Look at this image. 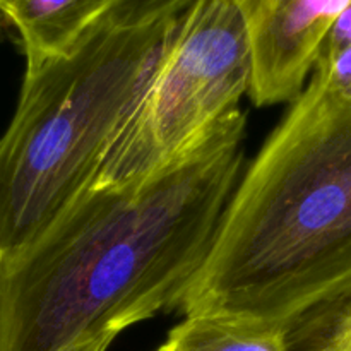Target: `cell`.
Instances as JSON below:
<instances>
[{
    "label": "cell",
    "mask_w": 351,
    "mask_h": 351,
    "mask_svg": "<svg viewBox=\"0 0 351 351\" xmlns=\"http://www.w3.org/2000/svg\"><path fill=\"white\" fill-rule=\"evenodd\" d=\"M245 130L233 110L170 165L89 187L0 257V351H67L180 307L242 178Z\"/></svg>",
    "instance_id": "6da1fadb"
},
{
    "label": "cell",
    "mask_w": 351,
    "mask_h": 351,
    "mask_svg": "<svg viewBox=\"0 0 351 351\" xmlns=\"http://www.w3.org/2000/svg\"><path fill=\"white\" fill-rule=\"evenodd\" d=\"M348 288L351 101L312 74L242 173L178 308L285 326Z\"/></svg>",
    "instance_id": "7a4b0ae2"
},
{
    "label": "cell",
    "mask_w": 351,
    "mask_h": 351,
    "mask_svg": "<svg viewBox=\"0 0 351 351\" xmlns=\"http://www.w3.org/2000/svg\"><path fill=\"white\" fill-rule=\"evenodd\" d=\"M180 16L122 24L103 12L65 53L26 65L0 137V257L91 187Z\"/></svg>",
    "instance_id": "3957f363"
},
{
    "label": "cell",
    "mask_w": 351,
    "mask_h": 351,
    "mask_svg": "<svg viewBox=\"0 0 351 351\" xmlns=\"http://www.w3.org/2000/svg\"><path fill=\"white\" fill-rule=\"evenodd\" d=\"M252 77L242 9L235 0H194L91 187L143 178L180 158L237 110Z\"/></svg>",
    "instance_id": "277c9868"
},
{
    "label": "cell",
    "mask_w": 351,
    "mask_h": 351,
    "mask_svg": "<svg viewBox=\"0 0 351 351\" xmlns=\"http://www.w3.org/2000/svg\"><path fill=\"white\" fill-rule=\"evenodd\" d=\"M245 16L254 55L256 105L297 99L314 72L322 43L351 0H235Z\"/></svg>",
    "instance_id": "5b68a950"
},
{
    "label": "cell",
    "mask_w": 351,
    "mask_h": 351,
    "mask_svg": "<svg viewBox=\"0 0 351 351\" xmlns=\"http://www.w3.org/2000/svg\"><path fill=\"white\" fill-rule=\"evenodd\" d=\"M115 0H7L0 33L17 34L26 65L65 53Z\"/></svg>",
    "instance_id": "8992f818"
},
{
    "label": "cell",
    "mask_w": 351,
    "mask_h": 351,
    "mask_svg": "<svg viewBox=\"0 0 351 351\" xmlns=\"http://www.w3.org/2000/svg\"><path fill=\"white\" fill-rule=\"evenodd\" d=\"M165 345L170 351H288L283 324L223 314L185 315Z\"/></svg>",
    "instance_id": "52a82bcc"
},
{
    "label": "cell",
    "mask_w": 351,
    "mask_h": 351,
    "mask_svg": "<svg viewBox=\"0 0 351 351\" xmlns=\"http://www.w3.org/2000/svg\"><path fill=\"white\" fill-rule=\"evenodd\" d=\"M288 351H351V288L285 324Z\"/></svg>",
    "instance_id": "ba28073f"
},
{
    "label": "cell",
    "mask_w": 351,
    "mask_h": 351,
    "mask_svg": "<svg viewBox=\"0 0 351 351\" xmlns=\"http://www.w3.org/2000/svg\"><path fill=\"white\" fill-rule=\"evenodd\" d=\"M194 0H115L105 14L122 24H139L168 16H180Z\"/></svg>",
    "instance_id": "9c48e42d"
},
{
    "label": "cell",
    "mask_w": 351,
    "mask_h": 351,
    "mask_svg": "<svg viewBox=\"0 0 351 351\" xmlns=\"http://www.w3.org/2000/svg\"><path fill=\"white\" fill-rule=\"evenodd\" d=\"M332 93L351 101V47L329 60L317 62L314 72Z\"/></svg>",
    "instance_id": "30bf717a"
},
{
    "label": "cell",
    "mask_w": 351,
    "mask_h": 351,
    "mask_svg": "<svg viewBox=\"0 0 351 351\" xmlns=\"http://www.w3.org/2000/svg\"><path fill=\"white\" fill-rule=\"evenodd\" d=\"M348 47H351V5L346 7L339 14L338 19L332 23L331 29L328 31V34L324 38V43H322L317 62L329 60V58L336 57V55L341 53Z\"/></svg>",
    "instance_id": "8fae6325"
},
{
    "label": "cell",
    "mask_w": 351,
    "mask_h": 351,
    "mask_svg": "<svg viewBox=\"0 0 351 351\" xmlns=\"http://www.w3.org/2000/svg\"><path fill=\"white\" fill-rule=\"evenodd\" d=\"M119 335H113V332H108V335L98 336V338L88 339L84 343H79V345L72 346L71 350L67 351H108L110 346H112L113 339Z\"/></svg>",
    "instance_id": "7c38bea8"
},
{
    "label": "cell",
    "mask_w": 351,
    "mask_h": 351,
    "mask_svg": "<svg viewBox=\"0 0 351 351\" xmlns=\"http://www.w3.org/2000/svg\"><path fill=\"white\" fill-rule=\"evenodd\" d=\"M156 351H170V350H168V346H167V345H161L160 348H158Z\"/></svg>",
    "instance_id": "4fadbf2b"
},
{
    "label": "cell",
    "mask_w": 351,
    "mask_h": 351,
    "mask_svg": "<svg viewBox=\"0 0 351 351\" xmlns=\"http://www.w3.org/2000/svg\"><path fill=\"white\" fill-rule=\"evenodd\" d=\"M5 2H7V0H0V7H2Z\"/></svg>",
    "instance_id": "5bb4252c"
}]
</instances>
